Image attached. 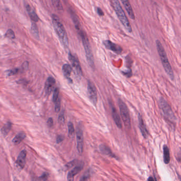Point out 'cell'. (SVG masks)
Here are the masks:
<instances>
[{"label":"cell","instance_id":"cell-37","mask_svg":"<svg viewBox=\"0 0 181 181\" xmlns=\"http://www.w3.org/2000/svg\"><path fill=\"white\" fill-rule=\"evenodd\" d=\"M97 12L98 13V15L100 16H103L104 15V13L103 12V11L101 10V9H100V8H97Z\"/></svg>","mask_w":181,"mask_h":181},{"label":"cell","instance_id":"cell-13","mask_svg":"<svg viewBox=\"0 0 181 181\" xmlns=\"http://www.w3.org/2000/svg\"><path fill=\"white\" fill-rule=\"evenodd\" d=\"M110 106L112 112V117L113 118L114 121L115 122L116 126H117L119 129H121L123 127V124L121 121L120 117L118 113L117 110L112 102H110Z\"/></svg>","mask_w":181,"mask_h":181},{"label":"cell","instance_id":"cell-26","mask_svg":"<svg viewBox=\"0 0 181 181\" xmlns=\"http://www.w3.org/2000/svg\"><path fill=\"white\" fill-rule=\"evenodd\" d=\"M52 3L53 4V6L56 8L57 10H63V6L60 1H53Z\"/></svg>","mask_w":181,"mask_h":181},{"label":"cell","instance_id":"cell-6","mask_svg":"<svg viewBox=\"0 0 181 181\" xmlns=\"http://www.w3.org/2000/svg\"><path fill=\"white\" fill-rule=\"evenodd\" d=\"M118 105L120 111L121 116L124 123V126L127 127H130L131 121L128 107L125 103L121 99H119Z\"/></svg>","mask_w":181,"mask_h":181},{"label":"cell","instance_id":"cell-30","mask_svg":"<svg viewBox=\"0 0 181 181\" xmlns=\"http://www.w3.org/2000/svg\"><path fill=\"white\" fill-rule=\"evenodd\" d=\"M89 176H90L89 171H86L84 174H83V176H82V178H81L79 181H88Z\"/></svg>","mask_w":181,"mask_h":181},{"label":"cell","instance_id":"cell-4","mask_svg":"<svg viewBox=\"0 0 181 181\" xmlns=\"http://www.w3.org/2000/svg\"><path fill=\"white\" fill-rule=\"evenodd\" d=\"M111 3L112 7H113L114 10L116 12V14L121 23L128 32L131 33L132 32L131 25L119 1L117 0H114L112 1Z\"/></svg>","mask_w":181,"mask_h":181},{"label":"cell","instance_id":"cell-28","mask_svg":"<svg viewBox=\"0 0 181 181\" xmlns=\"http://www.w3.org/2000/svg\"><path fill=\"white\" fill-rule=\"evenodd\" d=\"M79 162H78V161L77 160H72V161H71V162L68 163V164H66V167L67 169H68V168H70L73 167V166L78 165Z\"/></svg>","mask_w":181,"mask_h":181},{"label":"cell","instance_id":"cell-3","mask_svg":"<svg viewBox=\"0 0 181 181\" xmlns=\"http://www.w3.org/2000/svg\"><path fill=\"white\" fill-rule=\"evenodd\" d=\"M79 35L81 37L82 40L83 42V45L85 49V53L86 54V59L88 62V65L92 69L94 68V61L93 57V52L92 50L91 46L90 45V41L88 39V37L86 35V33L81 30L78 32Z\"/></svg>","mask_w":181,"mask_h":181},{"label":"cell","instance_id":"cell-27","mask_svg":"<svg viewBox=\"0 0 181 181\" xmlns=\"http://www.w3.org/2000/svg\"><path fill=\"white\" fill-rule=\"evenodd\" d=\"M5 36L8 38L10 39H14L16 37L14 32L11 29L8 30L7 32L5 33Z\"/></svg>","mask_w":181,"mask_h":181},{"label":"cell","instance_id":"cell-36","mask_svg":"<svg viewBox=\"0 0 181 181\" xmlns=\"http://www.w3.org/2000/svg\"><path fill=\"white\" fill-rule=\"evenodd\" d=\"M47 125L49 127H52L53 126V119L52 118V117H50L47 120Z\"/></svg>","mask_w":181,"mask_h":181},{"label":"cell","instance_id":"cell-20","mask_svg":"<svg viewBox=\"0 0 181 181\" xmlns=\"http://www.w3.org/2000/svg\"><path fill=\"white\" fill-rule=\"evenodd\" d=\"M26 134L24 132H21L18 133L12 140V142L14 145L20 144L26 138Z\"/></svg>","mask_w":181,"mask_h":181},{"label":"cell","instance_id":"cell-17","mask_svg":"<svg viewBox=\"0 0 181 181\" xmlns=\"http://www.w3.org/2000/svg\"><path fill=\"white\" fill-rule=\"evenodd\" d=\"M72 68L68 64H65L62 67V72L64 76L66 78L68 79L70 82H72V80L71 79V75L72 72Z\"/></svg>","mask_w":181,"mask_h":181},{"label":"cell","instance_id":"cell-7","mask_svg":"<svg viewBox=\"0 0 181 181\" xmlns=\"http://www.w3.org/2000/svg\"><path fill=\"white\" fill-rule=\"evenodd\" d=\"M88 91L90 101L94 106H96L98 101L97 89L94 84L91 81H88Z\"/></svg>","mask_w":181,"mask_h":181},{"label":"cell","instance_id":"cell-1","mask_svg":"<svg viewBox=\"0 0 181 181\" xmlns=\"http://www.w3.org/2000/svg\"><path fill=\"white\" fill-rule=\"evenodd\" d=\"M52 19L53 28L57 34V36L58 37L61 43L62 44L65 49H68L69 46L68 39L64 25L57 15L55 14H52Z\"/></svg>","mask_w":181,"mask_h":181},{"label":"cell","instance_id":"cell-11","mask_svg":"<svg viewBox=\"0 0 181 181\" xmlns=\"http://www.w3.org/2000/svg\"><path fill=\"white\" fill-rule=\"evenodd\" d=\"M103 43L107 49L112 51L116 54H120L123 51V49L121 46L116 44L114 43L113 42H111L110 40H104Z\"/></svg>","mask_w":181,"mask_h":181},{"label":"cell","instance_id":"cell-38","mask_svg":"<svg viewBox=\"0 0 181 181\" xmlns=\"http://www.w3.org/2000/svg\"><path fill=\"white\" fill-rule=\"evenodd\" d=\"M148 181H155L154 179H153V178L152 177H149L148 179Z\"/></svg>","mask_w":181,"mask_h":181},{"label":"cell","instance_id":"cell-16","mask_svg":"<svg viewBox=\"0 0 181 181\" xmlns=\"http://www.w3.org/2000/svg\"><path fill=\"white\" fill-rule=\"evenodd\" d=\"M121 2L124 5V8H125V9L128 13L130 18L132 19H135V14H134V12H133V11L131 4L130 3L129 1H127V0H123V1H121Z\"/></svg>","mask_w":181,"mask_h":181},{"label":"cell","instance_id":"cell-12","mask_svg":"<svg viewBox=\"0 0 181 181\" xmlns=\"http://www.w3.org/2000/svg\"><path fill=\"white\" fill-rule=\"evenodd\" d=\"M56 80L53 77H49L47 79L45 85V90L47 95H49L55 90Z\"/></svg>","mask_w":181,"mask_h":181},{"label":"cell","instance_id":"cell-9","mask_svg":"<svg viewBox=\"0 0 181 181\" xmlns=\"http://www.w3.org/2000/svg\"><path fill=\"white\" fill-rule=\"evenodd\" d=\"M68 59L72 66L74 69L75 71L78 75L81 76L83 75V72L82 70L81 66L79 63V60L77 57L73 55L70 52L68 53Z\"/></svg>","mask_w":181,"mask_h":181},{"label":"cell","instance_id":"cell-10","mask_svg":"<svg viewBox=\"0 0 181 181\" xmlns=\"http://www.w3.org/2000/svg\"><path fill=\"white\" fill-rule=\"evenodd\" d=\"M84 164L82 162H79L78 165H76L75 166L73 169H72L71 171H69L68 174L67 179L68 181H74V177L78 173H79L82 169H83Z\"/></svg>","mask_w":181,"mask_h":181},{"label":"cell","instance_id":"cell-23","mask_svg":"<svg viewBox=\"0 0 181 181\" xmlns=\"http://www.w3.org/2000/svg\"><path fill=\"white\" fill-rule=\"evenodd\" d=\"M74 127L73 124L72 122H68V134L69 137H73L74 136Z\"/></svg>","mask_w":181,"mask_h":181},{"label":"cell","instance_id":"cell-15","mask_svg":"<svg viewBox=\"0 0 181 181\" xmlns=\"http://www.w3.org/2000/svg\"><path fill=\"white\" fill-rule=\"evenodd\" d=\"M138 122H139V127L140 132L142 133V135L144 138L146 139L148 137V131L147 130L146 127L145 126L143 119L140 114L138 115Z\"/></svg>","mask_w":181,"mask_h":181},{"label":"cell","instance_id":"cell-33","mask_svg":"<svg viewBox=\"0 0 181 181\" xmlns=\"http://www.w3.org/2000/svg\"><path fill=\"white\" fill-rule=\"evenodd\" d=\"M49 174L47 173H43L42 176H40L39 179L41 181H46L48 178Z\"/></svg>","mask_w":181,"mask_h":181},{"label":"cell","instance_id":"cell-29","mask_svg":"<svg viewBox=\"0 0 181 181\" xmlns=\"http://www.w3.org/2000/svg\"><path fill=\"white\" fill-rule=\"evenodd\" d=\"M60 98H58V99H57V101L55 103V111L56 113H58L59 111H60Z\"/></svg>","mask_w":181,"mask_h":181},{"label":"cell","instance_id":"cell-25","mask_svg":"<svg viewBox=\"0 0 181 181\" xmlns=\"http://www.w3.org/2000/svg\"><path fill=\"white\" fill-rule=\"evenodd\" d=\"M59 93V91L58 88H56L53 91V103H55L56 101H57V99H58Z\"/></svg>","mask_w":181,"mask_h":181},{"label":"cell","instance_id":"cell-14","mask_svg":"<svg viewBox=\"0 0 181 181\" xmlns=\"http://www.w3.org/2000/svg\"><path fill=\"white\" fill-rule=\"evenodd\" d=\"M27 156V151L26 150H23L18 156L16 160V164L21 169H23L26 165V158Z\"/></svg>","mask_w":181,"mask_h":181},{"label":"cell","instance_id":"cell-24","mask_svg":"<svg viewBox=\"0 0 181 181\" xmlns=\"http://www.w3.org/2000/svg\"><path fill=\"white\" fill-rule=\"evenodd\" d=\"M31 32L33 33V35H34L36 38L38 39L39 37L38 27L35 23H33L31 24Z\"/></svg>","mask_w":181,"mask_h":181},{"label":"cell","instance_id":"cell-8","mask_svg":"<svg viewBox=\"0 0 181 181\" xmlns=\"http://www.w3.org/2000/svg\"><path fill=\"white\" fill-rule=\"evenodd\" d=\"M76 140H77V149L79 155H82L84 148V137L83 130L79 127H77L76 132Z\"/></svg>","mask_w":181,"mask_h":181},{"label":"cell","instance_id":"cell-19","mask_svg":"<svg viewBox=\"0 0 181 181\" xmlns=\"http://www.w3.org/2000/svg\"><path fill=\"white\" fill-rule=\"evenodd\" d=\"M26 8L30 19L34 22H37L39 20V18L35 12V11L28 4L26 5Z\"/></svg>","mask_w":181,"mask_h":181},{"label":"cell","instance_id":"cell-40","mask_svg":"<svg viewBox=\"0 0 181 181\" xmlns=\"http://www.w3.org/2000/svg\"></svg>","mask_w":181,"mask_h":181},{"label":"cell","instance_id":"cell-31","mask_svg":"<svg viewBox=\"0 0 181 181\" xmlns=\"http://www.w3.org/2000/svg\"><path fill=\"white\" fill-rule=\"evenodd\" d=\"M58 122L59 123H64L65 122V114L64 111H63L59 115Z\"/></svg>","mask_w":181,"mask_h":181},{"label":"cell","instance_id":"cell-21","mask_svg":"<svg viewBox=\"0 0 181 181\" xmlns=\"http://www.w3.org/2000/svg\"><path fill=\"white\" fill-rule=\"evenodd\" d=\"M163 158L165 164H169L170 162V153L169 148L166 145H164L163 147Z\"/></svg>","mask_w":181,"mask_h":181},{"label":"cell","instance_id":"cell-5","mask_svg":"<svg viewBox=\"0 0 181 181\" xmlns=\"http://www.w3.org/2000/svg\"><path fill=\"white\" fill-rule=\"evenodd\" d=\"M159 106L166 118H167L171 122H176V116L170 105L165 99L163 97L160 98L159 100Z\"/></svg>","mask_w":181,"mask_h":181},{"label":"cell","instance_id":"cell-34","mask_svg":"<svg viewBox=\"0 0 181 181\" xmlns=\"http://www.w3.org/2000/svg\"><path fill=\"white\" fill-rule=\"evenodd\" d=\"M64 140V136L63 135H58L56 138V142L57 143H60Z\"/></svg>","mask_w":181,"mask_h":181},{"label":"cell","instance_id":"cell-22","mask_svg":"<svg viewBox=\"0 0 181 181\" xmlns=\"http://www.w3.org/2000/svg\"><path fill=\"white\" fill-rule=\"evenodd\" d=\"M12 123L10 122H8L5 124V125H4L3 127H2V129L1 130V132L4 137L7 136L8 133L10 132V131L12 129Z\"/></svg>","mask_w":181,"mask_h":181},{"label":"cell","instance_id":"cell-2","mask_svg":"<svg viewBox=\"0 0 181 181\" xmlns=\"http://www.w3.org/2000/svg\"><path fill=\"white\" fill-rule=\"evenodd\" d=\"M156 45L157 48V52L158 53L160 60L162 63L163 66L164 67V70L165 71L166 73L169 76L171 80H173L174 79V72L172 70V68L169 63L167 54L166 53L165 50L164 49L163 46L161 43V42L159 40L156 41Z\"/></svg>","mask_w":181,"mask_h":181},{"label":"cell","instance_id":"cell-32","mask_svg":"<svg viewBox=\"0 0 181 181\" xmlns=\"http://www.w3.org/2000/svg\"><path fill=\"white\" fill-rule=\"evenodd\" d=\"M19 69H11V70H8L7 72V75L8 76H11V75H16L19 72Z\"/></svg>","mask_w":181,"mask_h":181},{"label":"cell","instance_id":"cell-39","mask_svg":"<svg viewBox=\"0 0 181 181\" xmlns=\"http://www.w3.org/2000/svg\"><path fill=\"white\" fill-rule=\"evenodd\" d=\"M178 178H179V180L180 181H181V176H179V175H178Z\"/></svg>","mask_w":181,"mask_h":181},{"label":"cell","instance_id":"cell-18","mask_svg":"<svg viewBox=\"0 0 181 181\" xmlns=\"http://www.w3.org/2000/svg\"><path fill=\"white\" fill-rule=\"evenodd\" d=\"M99 149H100V152H101L102 153L104 154V155L109 156L112 157V158H117L116 155H114V154L112 153V150L110 149V148H109V147L106 146V145H100Z\"/></svg>","mask_w":181,"mask_h":181},{"label":"cell","instance_id":"cell-35","mask_svg":"<svg viewBox=\"0 0 181 181\" xmlns=\"http://www.w3.org/2000/svg\"><path fill=\"white\" fill-rule=\"evenodd\" d=\"M28 68H29V63L28 62H25L22 65V69L23 71H26L28 70Z\"/></svg>","mask_w":181,"mask_h":181}]
</instances>
